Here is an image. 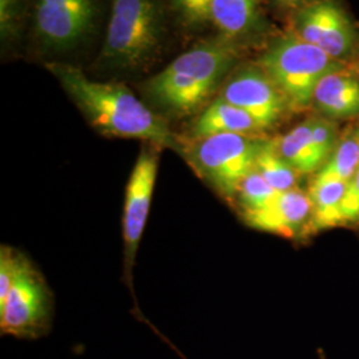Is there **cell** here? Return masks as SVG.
I'll return each mask as SVG.
<instances>
[{
  "instance_id": "25",
  "label": "cell",
  "mask_w": 359,
  "mask_h": 359,
  "mask_svg": "<svg viewBox=\"0 0 359 359\" xmlns=\"http://www.w3.org/2000/svg\"><path fill=\"white\" fill-rule=\"evenodd\" d=\"M276 1L285 4V6H297V4H301V3H304L306 0H276Z\"/></svg>"
},
{
  "instance_id": "12",
  "label": "cell",
  "mask_w": 359,
  "mask_h": 359,
  "mask_svg": "<svg viewBox=\"0 0 359 359\" xmlns=\"http://www.w3.org/2000/svg\"><path fill=\"white\" fill-rule=\"evenodd\" d=\"M313 102L329 117L346 118L359 114V81L354 76L334 71L317 84Z\"/></svg>"
},
{
  "instance_id": "13",
  "label": "cell",
  "mask_w": 359,
  "mask_h": 359,
  "mask_svg": "<svg viewBox=\"0 0 359 359\" xmlns=\"http://www.w3.org/2000/svg\"><path fill=\"white\" fill-rule=\"evenodd\" d=\"M261 130L256 120L244 109L222 97L209 104L192 127L193 139H201L221 133L252 135Z\"/></svg>"
},
{
  "instance_id": "17",
  "label": "cell",
  "mask_w": 359,
  "mask_h": 359,
  "mask_svg": "<svg viewBox=\"0 0 359 359\" xmlns=\"http://www.w3.org/2000/svg\"><path fill=\"white\" fill-rule=\"evenodd\" d=\"M256 170L277 192H286L297 188L299 173L280 156L274 142L262 144L257 156Z\"/></svg>"
},
{
  "instance_id": "5",
  "label": "cell",
  "mask_w": 359,
  "mask_h": 359,
  "mask_svg": "<svg viewBox=\"0 0 359 359\" xmlns=\"http://www.w3.org/2000/svg\"><path fill=\"white\" fill-rule=\"evenodd\" d=\"M262 144L250 135L221 133L193 139L184 147L182 154L219 196L234 200L241 182L256 169Z\"/></svg>"
},
{
  "instance_id": "8",
  "label": "cell",
  "mask_w": 359,
  "mask_h": 359,
  "mask_svg": "<svg viewBox=\"0 0 359 359\" xmlns=\"http://www.w3.org/2000/svg\"><path fill=\"white\" fill-rule=\"evenodd\" d=\"M158 148L160 147L156 145H152L151 148H142L132 169L126 189L123 237L126 269L128 271L135 265L142 231L145 229L149 215L158 168Z\"/></svg>"
},
{
  "instance_id": "26",
  "label": "cell",
  "mask_w": 359,
  "mask_h": 359,
  "mask_svg": "<svg viewBox=\"0 0 359 359\" xmlns=\"http://www.w3.org/2000/svg\"><path fill=\"white\" fill-rule=\"evenodd\" d=\"M357 135H358V137H359V129H358V132H357Z\"/></svg>"
},
{
  "instance_id": "10",
  "label": "cell",
  "mask_w": 359,
  "mask_h": 359,
  "mask_svg": "<svg viewBox=\"0 0 359 359\" xmlns=\"http://www.w3.org/2000/svg\"><path fill=\"white\" fill-rule=\"evenodd\" d=\"M297 36L337 60L351 51L355 40L346 13L330 0L311 3L298 13Z\"/></svg>"
},
{
  "instance_id": "15",
  "label": "cell",
  "mask_w": 359,
  "mask_h": 359,
  "mask_svg": "<svg viewBox=\"0 0 359 359\" xmlns=\"http://www.w3.org/2000/svg\"><path fill=\"white\" fill-rule=\"evenodd\" d=\"M259 0H212L210 22L225 39L244 36L257 22Z\"/></svg>"
},
{
  "instance_id": "1",
  "label": "cell",
  "mask_w": 359,
  "mask_h": 359,
  "mask_svg": "<svg viewBox=\"0 0 359 359\" xmlns=\"http://www.w3.org/2000/svg\"><path fill=\"white\" fill-rule=\"evenodd\" d=\"M47 68L76 104L90 126L105 136L140 139L182 154L184 145L167 123L117 83L95 81L74 65L51 63Z\"/></svg>"
},
{
  "instance_id": "3",
  "label": "cell",
  "mask_w": 359,
  "mask_h": 359,
  "mask_svg": "<svg viewBox=\"0 0 359 359\" xmlns=\"http://www.w3.org/2000/svg\"><path fill=\"white\" fill-rule=\"evenodd\" d=\"M163 34L160 0H112L102 60L120 69L142 68L158 51Z\"/></svg>"
},
{
  "instance_id": "20",
  "label": "cell",
  "mask_w": 359,
  "mask_h": 359,
  "mask_svg": "<svg viewBox=\"0 0 359 359\" xmlns=\"http://www.w3.org/2000/svg\"><path fill=\"white\" fill-rule=\"evenodd\" d=\"M32 264L19 250L3 245L0 249V304Z\"/></svg>"
},
{
  "instance_id": "23",
  "label": "cell",
  "mask_w": 359,
  "mask_h": 359,
  "mask_svg": "<svg viewBox=\"0 0 359 359\" xmlns=\"http://www.w3.org/2000/svg\"><path fill=\"white\" fill-rule=\"evenodd\" d=\"M22 15V0H0L1 39L13 38L18 32Z\"/></svg>"
},
{
  "instance_id": "21",
  "label": "cell",
  "mask_w": 359,
  "mask_h": 359,
  "mask_svg": "<svg viewBox=\"0 0 359 359\" xmlns=\"http://www.w3.org/2000/svg\"><path fill=\"white\" fill-rule=\"evenodd\" d=\"M310 126H311V140L314 145V151L323 167L335 149V142H337L335 126L332 121L323 120V118L310 120Z\"/></svg>"
},
{
  "instance_id": "6",
  "label": "cell",
  "mask_w": 359,
  "mask_h": 359,
  "mask_svg": "<svg viewBox=\"0 0 359 359\" xmlns=\"http://www.w3.org/2000/svg\"><path fill=\"white\" fill-rule=\"evenodd\" d=\"M52 294L35 266H29L0 304V332L20 339H38L50 330Z\"/></svg>"
},
{
  "instance_id": "19",
  "label": "cell",
  "mask_w": 359,
  "mask_h": 359,
  "mask_svg": "<svg viewBox=\"0 0 359 359\" xmlns=\"http://www.w3.org/2000/svg\"><path fill=\"white\" fill-rule=\"evenodd\" d=\"M265 179L257 172L256 169L241 182L238 192L236 194L237 204L241 209L243 217L246 215L255 213L269 204L273 197L277 194Z\"/></svg>"
},
{
  "instance_id": "16",
  "label": "cell",
  "mask_w": 359,
  "mask_h": 359,
  "mask_svg": "<svg viewBox=\"0 0 359 359\" xmlns=\"http://www.w3.org/2000/svg\"><path fill=\"white\" fill-rule=\"evenodd\" d=\"M274 145L283 160L294 168L299 175L314 173L322 168L311 140L310 120L285 133L274 142Z\"/></svg>"
},
{
  "instance_id": "2",
  "label": "cell",
  "mask_w": 359,
  "mask_h": 359,
  "mask_svg": "<svg viewBox=\"0 0 359 359\" xmlns=\"http://www.w3.org/2000/svg\"><path fill=\"white\" fill-rule=\"evenodd\" d=\"M236 60L229 40L201 43L145 81V95L170 115H189L205 103Z\"/></svg>"
},
{
  "instance_id": "7",
  "label": "cell",
  "mask_w": 359,
  "mask_h": 359,
  "mask_svg": "<svg viewBox=\"0 0 359 359\" xmlns=\"http://www.w3.org/2000/svg\"><path fill=\"white\" fill-rule=\"evenodd\" d=\"M95 0H36L34 28L41 46L48 50H71L95 25Z\"/></svg>"
},
{
  "instance_id": "11",
  "label": "cell",
  "mask_w": 359,
  "mask_h": 359,
  "mask_svg": "<svg viewBox=\"0 0 359 359\" xmlns=\"http://www.w3.org/2000/svg\"><path fill=\"white\" fill-rule=\"evenodd\" d=\"M311 201L308 193L298 188L278 192L269 204L255 213L244 216L245 222L258 231L283 237H295L308 226Z\"/></svg>"
},
{
  "instance_id": "18",
  "label": "cell",
  "mask_w": 359,
  "mask_h": 359,
  "mask_svg": "<svg viewBox=\"0 0 359 359\" xmlns=\"http://www.w3.org/2000/svg\"><path fill=\"white\" fill-rule=\"evenodd\" d=\"M358 169L359 137L358 135H351L338 144L330 158L317 172V176L350 182Z\"/></svg>"
},
{
  "instance_id": "9",
  "label": "cell",
  "mask_w": 359,
  "mask_h": 359,
  "mask_svg": "<svg viewBox=\"0 0 359 359\" xmlns=\"http://www.w3.org/2000/svg\"><path fill=\"white\" fill-rule=\"evenodd\" d=\"M221 97L252 116L261 130L276 126L289 107L271 79L256 68H248L231 77Z\"/></svg>"
},
{
  "instance_id": "14",
  "label": "cell",
  "mask_w": 359,
  "mask_h": 359,
  "mask_svg": "<svg viewBox=\"0 0 359 359\" xmlns=\"http://www.w3.org/2000/svg\"><path fill=\"white\" fill-rule=\"evenodd\" d=\"M348 182L335 179H323L316 175L309 188L311 215L308 222L311 233L341 226V203Z\"/></svg>"
},
{
  "instance_id": "24",
  "label": "cell",
  "mask_w": 359,
  "mask_h": 359,
  "mask_svg": "<svg viewBox=\"0 0 359 359\" xmlns=\"http://www.w3.org/2000/svg\"><path fill=\"white\" fill-rule=\"evenodd\" d=\"M357 221H359V169L355 176L350 180L344 200L341 203L342 225Z\"/></svg>"
},
{
  "instance_id": "4",
  "label": "cell",
  "mask_w": 359,
  "mask_h": 359,
  "mask_svg": "<svg viewBox=\"0 0 359 359\" xmlns=\"http://www.w3.org/2000/svg\"><path fill=\"white\" fill-rule=\"evenodd\" d=\"M342 68L341 63L298 36L277 40L261 57V69L281 90L289 107L304 109L322 77Z\"/></svg>"
},
{
  "instance_id": "22",
  "label": "cell",
  "mask_w": 359,
  "mask_h": 359,
  "mask_svg": "<svg viewBox=\"0 0 359 359\" xmlns=\"http://www.w3.org/2000/svg\"><path fill=\"white\" fill-rule=\"evenodd\" d=\"M182 19L192 26L210 22L212 0H172Z\"/></svg>"
}]
</instances>
